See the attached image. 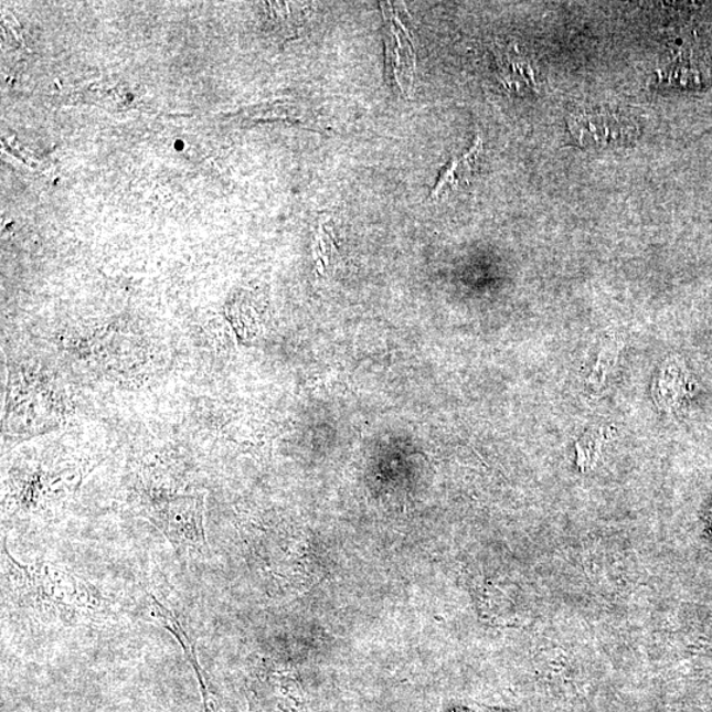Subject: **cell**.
<instances>
[{
	"instance_id": "cell-5",
	"label": "cell",
	"mask_w": 712,
	"mask_h": 712,
	"mask_svg": "<svg viewBox=\"0 0 712 712\" xmlns=\"http://www.w3.org/2000/svg\"><path fill=\"white\" fill-rule=\"evenodd\" d=\"M270 20L283 29H296L302 23V7L296 3H266Z\"/></svg>"
},
{
	"instance_id": "cell-4",
	"label": "cell",
	"mask_w": 712,
	"mask_h": 712,
	"mask_svg": "<svg viewBox=\"0 0 712 712\" xmlns=\"http://www.w3.org/2000/svg\"><path fill=\"white\" fill-rule=\"evenodd\" d=\"M481 151H483V140L477 137L469 151L463 158L451 160L444 169V172L440 173L436 188L432 192V199H439V196L459 187L460 182L467 180L471 176L475 166H477Z\"/></svg>"
},
{
	"instance_id": "cell-1",
	"label": "cell",
	"mask_w": 712,
	"mask_h": 712,
	"mask_svg": "<svg viewBox=\"0 0 712 712\" xmlns=\"http://www.w3.org/2000/svg\"><path fill=\"white\" fill-rule=\"evenodd\" d=\"M205 495H162L149 500L146 518L181 552H202L206 538L203 528Z\"/></svg>"
},
{
	"instance_id": "cell-6",
	"label": "cell",
	"mask_w": 712,
	"mask_h": 712,
	"mask_svg": "<svg viewBox=\"0 0 712 712\" xmlns=\"http://www.w3.org/2000/svg\"><path fill=\"white\" fill-rule=\"evenodd\" d=\"M711 518H712V511H711Z\"/></svg>"
},
{
	"instance_id": "cell-3",
	"label": "cell",
	"mask_w": 712,
	"mask_h": 712,
	"mask_svg": "<svg viewBox=\"0 0 712 712\" xmlns=\"http://www.w3.org/2000/svg\"><path fill=\"white\" fill-rule=\"evenodd\" d=\"M570 131L582 146H606L634 140L637 134L629 119L613 113H585L570 119Z\"/></svg>"
},
{
	"instance_id": "cell-2",
	"label": "cell",
	"mask_w": 712,
	"mask_h": 712,
	"mask_svg": "<svg viewBox=\"0 0 712 712\" xmlns=\"http://www.w3.org/2000/svg\"><path fill=\"white\" fill-rule=\"evenodd\" d=\"M385 23V70L392 84L408 97L416 71V53L410 30L406 29L391 3H382Z\"/></svg>"
}]
</instances>
